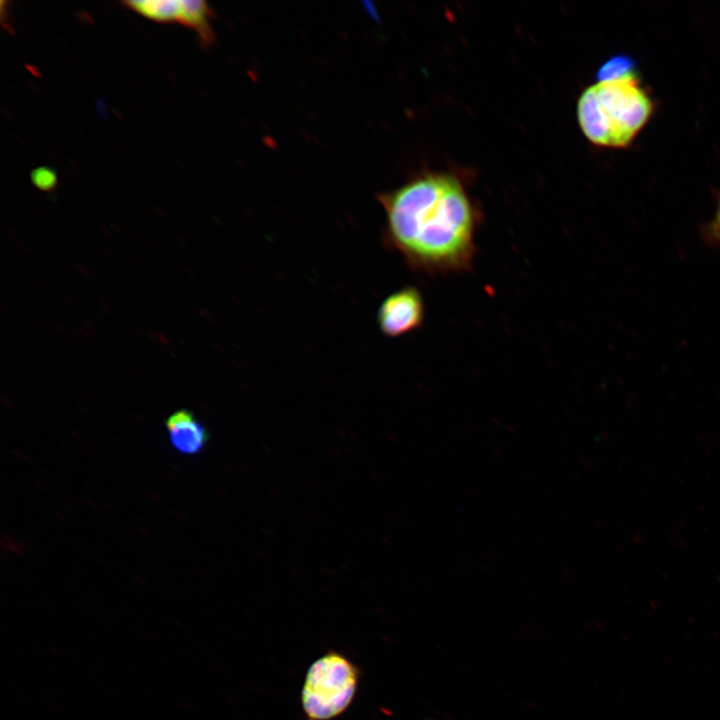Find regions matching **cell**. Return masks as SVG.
Segmentation results:
<instances>
[{"instance_id":"cell-8","label":"cell","mask_w":720,"mask_h":720,"mask_svg":"<svg viewBox=\"0 0 720 720\" xmlns=\"http://www.w3.org/2000/svg\"><path fill=\"white\" fill-rule=\"evenodd\" d=\"M32 184L42 192L53 191L58 182L56 172L46 166L37 167L31 172Z\"/></svg>"},{"instance_id":"cell-2","label":"cell","mask_w":720,"mask_h":720,"mask_svg":"<svg viewBox=\"0 0 720 720\" xmlns=\"http://www.w3.org/2000/svg\"><path fill=\"white\" fill-rule=\"evenodd\" d=\"M651 113L652 102L632 74L598 80L577 102V119L584 136L604 147L628 145Z\"/></svg>"},{"instance_id":"cell-1","label":"cell","mask_w":720,"mask_h":720,"mask_svg":"<svg viewBox=\"0 0 720 720\" xmlns=\"http://www.w3.org/2000/svg\"><path fill=\"white\" fill-rule=\"evenodd\" d=\"M378 200L386 237L410 266L431 274L471 267L479 215L456 176L425 173Z\"/></svg>"},{"instance_id":"cell-6","label":"cell","mask_w":720,"mask_h":720,"mask_svg":"<svg viewBox=\"0 0 720 720\" xmlns=\"http://www.w3.org/2000/svg\"><path fill=\"white\" fill-rule=\"evenodd\" d=\"M213 17L214 12L206 1L180 0L178 23L192 29L204 47L213 45L216 40L211 25Z\"/></svg>"},{"instance_id":"cell-4","label":"cell","mask_w":720,"mask_h":720,"mask_svg":"<svg viewBox=\"0 0 720 720\" xmlns=\"http://www.w3.org/2000/svg\"><path fill=\"white\" fill-rule=\"evenodd\" d=\"M425 316L421 293L415 287H404L389 295L380 305L377 321L382 333L399 337L422 326Z\"/></svg>"},{"instance_id":"cell-3","label":"cell","mask_w":720,"mask_h":720,"mask_svg":"<svg viewBox=\"0 0 720 720\" xmlns=\"http://www.w3.org/2000/svg\"><path fill=\"white\" fill-rule=\"evenodd\" d=\"M359 682L357 666L345 655L330 651L308 668L301 704L308 720H331L351 705Z\"/></svg>"},{"instance_id":"cell-7","label":"cell","mask_w":720,"mask_h":720,"mask_svg":"<svg viewBox=\"0 0 720 720\" xmlns=\"http://www.w3.org/2000/svg\"><path fill=\"white\" fill-rule=\"evenodd\" d=\"M121 4L127 9L157 23H178L180 0H125Z\"/></svg>"},{"instance_id":"cell-5","label":"cell","mask_w":720,"mask_h":720,"mask_svg":"<svg viewBox=\"0 0 720 720\" xmlns=\"http://www.w3.org/2000/svg\"><path fill=\"white\" fill-rule=\"evenodd\" d=\"M164 424L169 443L178 454L196 456L206 447L208 431L190 410L174 411Z\"/></svg>"}]
</instances>
